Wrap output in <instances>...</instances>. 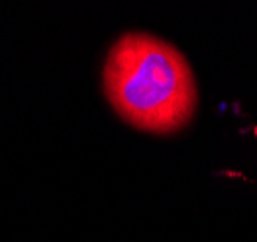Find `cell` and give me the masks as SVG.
Here are the masks:
<instances>
[{
    "label": "cell",
    "instance_id": "cell-1",
    "mask_svg": "<svg viewBox=\"0 0 257 242\" xmlns=\"http://www.w3.org/2000/svg\"><path fill=\"white\" fill-rule=\"evenodd\" d=\"M103 88L122 120L151 134L184 128L197 105V86L186 56L149 33H126L110 47Z\"/></svg>",
    "mask_w": 257,
    "mask_h": 242
}]
</instances>
